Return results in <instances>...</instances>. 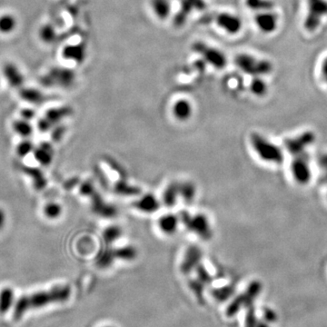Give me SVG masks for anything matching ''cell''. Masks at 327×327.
I'll use <instances>...</instances> for the list:
<instances>
[{
  "label": "cell",
  "mask_w": 327,
  "mask_h": 327,
  "mask_svg": "<svg viewBox=\"0 0 327 327\" xmlns=\"http://www.w3.org/2000/svg\"><path fill=\"white\" fill-rule=\"evenodd\" d=\"M34 157L40 165L48 166L52 162V146L47 142L41 143L38 149H34Z\"/></svg>",
  "instance_id": "19"
},
{
  "label": "cell",
  "mask_w": 327,
  "mask_h": 327,
  "mask_svg": "<svg viewBox=\"0 0 327 327\" xmlns=\"http://www.w3.org/2000/svg\"><path fill=\"white\" fill-rule=\"evenodd\" d=\"M255 23L264 34H273L279 25V16L273 10L258 12L255 17Z\"/></svg>",
  "instance_id": "11"
},
{
  "label": "cell",
  "mask_w": 327,
  "mask_h": 327,
  "mask_svg": "<svg viewBox=\"0 0 327 327\" xmlns=\"http://www.w3.org/2000/svg\"><path fill=\"white\" fill-rule=\"evenodd\" d=\"M172 112L177 120L187 121L192 116V105L187 99H179L173 105Z\"/></svg>",
  "instance_id": "17"
},
{
  "label": "cell",
  "mask_w": 327,
  "mask_h": 327,
  "mask_svg": "<svg viewBox=\"0 0 327 327\" xmlns=\"http://www.w3.org/2000/svg\"><path fill=\"white\" fill-rule=\"evenodd\" d=\"M76 73L74 70L67 67H54L48 74L45 75L41 83L46 87H59L61 88H70L76 82Z\"/></svg>",
  "instance_id": "5"
},
{
  "label": "cell",
  "mask_w": 327,
  "mask_h": 327,
  "mask_svg": "<svg viewBox=\"0 0 327 327\" xmlns=\"http://www.w3.org/2000/svg\"><path fill=\"white\" fill-rule=\"evenodd\" d=\"M206 8L205 0H181L180 8L174 18V25L176 27L184 26L188 16L193 11H202Z\"/></svg>",
  "instance_id": "10"
},
{
  "label": "cell",
  "mask_w": 327,
  "mask_h": 327,
  "mask_svg": "<svg viewBox=\"0 0 327 327\" xmlns=\"http://www.w3.org/2000/svg\"><path fill=\"white\" fill-rule=\"evenodd\" d=\"M5 222H6V215H5L4 211L0 208V230L4 227Z\"/></svg>",
  "instance_id": "51"
},
{
  "label": "cell",
  "mask_w": 327,
  "mask_h": 327,
  "mask_svg": "<svg viewBox=\"0 0 327 327\" xmlns=\"http://www.w3.org/2000/svg\"><path fill=\"white\" fill-rule=\"evenodd\" d=\"M179 196L183 197L187 203H191L196 196V188L191 183L178 184Z\"/></svg>",
  "instance_id": "36"
},
{
  "label": "cell",
  "mask_w": 327,
  "mask_h": 327,
  "mask_svg": "<svg viewBox=\"0 0 327 327\" xmlns=\"http://www.w3.org/2000/svg\"><path fill=\"white\" fill-rule=\"evenodd\" d=\"M115 251V257L122 260H133L136 257V250L132 246H126Z\"/></svg>",
  "instance_id": "38"
},
{
  "label": "cell",
  "mask_w": 327,
  "mask_h": 327,
  "mask_svg": "<svg viewBox=\"0 0 327 327\" xmlns=\"http://www.w3.org/2000/svg\"><path fill=\"white\" fill-rule=\"evenodd\" d=\"M321 76L323 79L324 83L327 85V57L323 59L321 65Z\"/></svg>",
  "instance_id": "49"
},
{
  "label": "cell",
  "mask_w": 327,
  "mask_h": 327,
  "mask_svg": "<svg viewBox=\"0 0 327 327\" xmlns=\"http://www.w3.org/2000/svg\"><path fill=\"white\" fill-rule=\"evenodd\" d=\"M189 286L191 288L194 294L196 295V297H197V299L199 301H203L204 298H203V293H204V289H205V284L200 282L199 280H192L190 283H189Z\"/></svg>",
  "instance_id": "42"
},
{
  "label": "cell",
  "mask_w": 327,
  "mask_h": 327,
  "mask_svg": "<svg viewBox=\"0 0 327 327\" xmlns=\"http://www.w3.org/2000/svg\"><path fill=\"white\" fill-rule=\"evenodd\" d=\"M39 129H40L41 132H48V131L50 130L53 127V125L51 123L48 121V119L46 118H41L39 121Z\"/></svg>",
  "instance_id": "47"
},
{
  "label": "cell",
  "mask_w": 327,
  "mask_h": 327,
  "mask_svg": "<svg viewBox=\"0 0 327 327\" xmlns=\"http://www.w3.org/2000/svg\"><path fill=\"white\" fill-rule=\"evenodd\" d=\"M196 269L197 275H198V280L200 282H202L204 284H207L212 281V276L210 275L209 273L207 272L204 266L198 265L196 266Z\"/></svg>",
  "instance_id": "43"
},
{
  "label": "cell",
  "mask_w": 327,
  "mask_h": 327,
  "mask_svg": "<svg viewBox=\"0 0 327 327\" xmlns=\"http://www.w3.org/2000/svg\"><path fill=\"white\" fill-rule=\"evenodd\" d=\"M261 283L258 282V281L252 282L249 284L248 288L243 294L244 297V302H245V307L252 306V304L255 301V299L258 297V295L261 292Z\"/></svg>",
  "instance_id": "31"
},
{
  "label": "cell",
  "mask_w": 327,
  "mask_h": 327,
  "mask_svg": "<svg viewBox=\"0 0 327 327\" xmlns=\"http://www.w3.org/2000/svg\"><path fill=\"white\" fill-rule=\"evenodd\" d=\"M150 7L158 19L166 20L170 17L172 11L170 0H150Z\"/></svg>",
  "instance_id": "18"
},
{
  "label": "cell",
  "mask_w": 327,
  "mask_h": 327,
  "mask_svg": "<svg viewBox=\"0 0 327 327\" xmlns=\"http://www.w3.org/2000/svg\"><path fill=\"white\" fill-rule=\"evenodd\" d=\"M181 220L188 230L194 232L202 238L209 239L212 236L209 222L204 214H197L192 216L187 212H183L181 214Z\"/></svg>",
  "instance_id": "7"
},
{
  "label": "cell",
  "mask_w": 327,
  "mask_h": 327,
  "mask_svg": "<svg viewBox=\"0 0 327 327\" xmlns=\"http://www.w3.org/2000/svg\"><path fill=\"white\" fill-rule=\"evenodd\" d=\"M73 113V110L69 106H61V107H55L50 108L47 111L45 118L48 119L53 126L57 125L61 122L63 119L69 117Z\"/></svg>",
  "instance_id": "20"
},
{
  "label": "cell",
  "mask_w": 327,
  "mask_h": 327,
  "mask_svg": "<svg viewBox=\"0 0 327 327\" xmlns=\"http://www.w3.org/2000/svg\"><path fill=\"white\" fill-rule=\"evenodd\" d=\"M87 55V46L84 43L69 44L62 50V56L65 59L77 64H82L86 60Z\"/></svg>",
  "instance_id": "14"
},
{
  "label": "cell",
  "mask_w": 327,
  "mask_h": 327,
  "mask_svg": "<svg viewBox=\"0 0 327 327\" xmlns=\"http://www.w3.org/2000/svg\"><path fill=\"white\" fill-rule=\"evenodd\" d=\"M13 303L14 292L12 288H3L0 292V314H6L11 308Z\"/></svg>",
  "instance_id": "27"
},
{
  "label": "cell",
  "mask_w": 327,
  "mask_h": 327,
  "mask_svg": "<svg viewBox=\"0 0 327 327\" xmlns=\"http://www.w3.org/2000/svg\"><path fill=\"white\" fill-rule=\"evenodd\" d=\"M215 23L221 29L229 35L238 34L243 26L242 19L238 16L227 12L218 14L215 18Z\"/></svg>",
  "instance_id": "12"
},
{
  "label": "cell",
  "mask_w": 327,
  "mask_h": 327,
  "mask_svg": "<svg viewBox=\"0 0 327 327\" xmlns=\"http://www.w3.org/2000/svg\"><path fill=\"white\" fill-rule=\"evenodd\" d=\"M309 155L307 152L303 153L295 157L292 163L293 175L297 183L305 185L311 179V170L309 167Z\"/></svg>",
  "instance_id": "9"
},
{
  "label": "cell",
  "mask_w": 327,
  "mask_h": 327,
  "mask_svg": "<svg viewBox=\"0 0 327 327\" xmlns=\"http://www.w3.org/2000/svg\"><path fill=\"white\" fill-rule=\"evenodd\" d=\"M32 151H34V144L28 140H24L17 148V152L19 157H26L28 154H30Z\"/></svg>",
  "instance_id": "41"
},
{
  "label": "cell",
  "mask_w": 327,
  "mask_h": 327,
  "mask_svg": "<svg viewBox=\"0 0 327 327\" xmlns=\"http://www.w3.org/2000/svg\"><path fill=\"white\" fill-rule=\"evenodd\" d=\"M70 295L71 288L69 285H59L48 291L35 293L30 296H23L16 303L14 309V319L18 321L27 310L41 308L53 303L67 301Z\"/></svg>",
  "instance_id": "1"
},
{
  "label": "cell",
  "mask_w": 327,
  "mask_h": 327,
  "mask_svg": "<svg viewBox=\"0 0 327 327\" xmlns=\"http://www.w3.org/2000/svg\"><path fill=\"white\" fill-rule=\"evenodd\" d=\"M235 293V289L230 285H225L221 287H216L213 289L212 296L218 302H226L230 299Z\"/></svg>",
  "instance_id": "33"
},
{
  "label": "cell",
  "mask_w": 327,
  "mask_h": 327,
  "mask_svg": "<svg viewBox=\"0 0 327 327\" xmlns=\"http://www.w3.org/2000/svg\"><path fill=\"white\" fill-rule=\"evenodd\" d=\"M115 258L116 257L114 249L105 247V249H102L97 255L96 259V265L100 268H107L113 264Z\"/></svg>",
  "instance_id": "29"
},
{
  "label": "cell",
  "mask_w": 327,
  "mask_h": 327,
  "mask_svg": "<svg viewBox=\"0 0 327 327\" xmlns=\"http://www.w3.org/2000/svg\"><path fill=\"white\" fill-rule=\"evenodd\" d=\"M236 66L244 74L253 77H264L271 74L274 65L267 59H259L250 54L242 53L235 58Z\"/></svg>",
  "instance_id": "2"
},
{
  "label": "cell",
  "mask_w": 327,
  "mask_h": 327,
  "mask_svg": "<svg viewBox=\"0 0 327 327\" xmlns=\"http://www.w3.org/2000/svg\"><path fill=\"white\" fill-rule=\"evenodd\" d=\"M315 140V135L312 131H306L297 137L288 138L284 141V147L287 152L294 157L306 152L305 149L313 144Z\"/></svg>",
  "instance_id": "8"
},
{
  "label": "cell",
  "mask_w": 327,
  "mask_h": 327,
  "mask_svg": "<svg viewBox=\"0 0 327 327\" xmlns=\"http://www.w3.org/2000/svg\"><path fill=\"white\" fill-rule=\"evenodd\" d=\"M19 95L21 96L22 99L26 100V102L33 104V105H40L45 101V96L43 93L31 87H21Z\"/></svg>",
  "instance_id": "22"
},
{
  "label": "cell",
  "mask_w": 327,
  "mask_h": 327,
  "mask_svg": "<svg viewBox=\"0 0 327 327\" xmlns=\"http://www.w3.org/2000/svg\"><path fill=\"white\" fill-rule=\"evenodd\" d=\"M319 166L323 168V170L327 171V154H324L319 158Z\"/></svg>",
  "instance_id": "50"
},
{
  "label": "cell",
  "mask_w": 327,
  "mask_h": 327,
  "mask_svg": "<svg viewBox=\"0 0 327 327\" xmlns=\"http://www.w3.org/2000/svg\"><path fill=\"white\" fill-rule=\"evenodd\" d=\"M104 327H114V326H108V325H107V326H104Z\"/></svg>",
  "instance_id": "53"
},
{
  "label": "cell",
  "mask_w": 327,
  "mask_h": 327,
  "mask_svg": "<svg viewBox=\"0 0 327 327\" xmlns=\"http://www.w3.org/2000/svg\"><path fill=\"white\" fill-rule=\"evenodd\" d=\"M115 191L120 195H127V196L136 195L139 193V190L137 188L131 187L129 185H127L125 181L124 182L120 181V182L116 184Z\"/></svg>",
  "instance_id": "39"
},
{
  "label": "cell",
  "mask_w": 327,
  "mask_h": 327,
  "mask_svg": "<svg viewBox=\"0 0 327 327\" xmlns=\"http://www.w3.org/2000/svg\"><path fill=\"white\" fill-rule=\"evenodd\" d=\"M22 170L32 178L33 186L35 188V190L40 191L46 188L47 179L40 169L35 168V167H31V166H23Z\"/></svg>",
  "instance_id": "21"
},
{
  "label": "cell",
  "mask_w": 327,
  "mask_h": 327,
  "mask_svg": "<svg viewBox=\"0 0 327 327\" xmlns=\"http://www.w3.org/2000/svg\"><path fill=\"white\" fill-rule=\"evenodd\" d=\"M250 307H248V313L246 314V316H245V327H257L258 321L256 318V314Z\"/></svg>",
  "instance_id": "46"
},
{
  "label": "cell",
  "mask_w": 327,
  "mask_h": 327,
  "mask_svg": "<svg viewBox=\"0 0 327 327\" xmlns=\"http://www.w3.org/2000/svg\"><path fill=\"white\" fill-rule=\"evenodd\" d=\"M18 25L17 18L11 14H3L0 16V33L4 35L11 34Z\"/></svg>",
  "instance_id": "26"
},
{
  "label": "cell",
  "mask_w": 327,
  "mask_h": 327,
  "mask_svg": "<svg viewBox=\"0 0 327 327\" xmlns=\"http://www.w3.org/2000/svg\"><path fill=\"white\" fill-rule=\"evenodd\" d=\"M3 76L9 86L13 88H21L25 83V77L18 65L8 62L3 66Z\"/></svg>",
  "instance_id": "13"
},
{
  "label": "cell",
  "mask_w": 327,
  "mask_h": 327,
  "mask_svg": "<svg viewBox=\"0 0 327 327\" xmlns=\"http://www.w3.org/2000/svg\"><path fill=\"white\" fill-rule=\"evenodd\" d=\"M44 213L48 218L56 219L61 214V206L57 203H48L44 208Z\"/></svg>",
  "instance_id": "40"
},
{
  "label": "cell",
  "mask_w": 327,
  "mask_h": 327,
  "mask_svg": "<svg viewBox=\"0 0 327 327\" xmlns=\"http://www.w3.org/2000/svg\"><path fill=\"white\" fill-rule=\"evenodd\" d=\"M323 181L324 183H327V171L323 176Z\"/></svg>",
  "instance_id": "52"
},
{
  "label": "cell",
  "mask_w": 327,
  "mask_h": 327,
  "mask_svg": "<svg viewBox=\"0 0 327 327\" xmlns=\"http://www.w3.org/2000/svg\"><path fill=\"white\" fill-rule=\"evenodd\" d=\"M178 226V218L174 214H165L158 220V227L163 233L172 235L176 231Z\"/></svg>",
  "instance_id": "24"
},
{
  "label": "cell",
  "mask_w": 327,
  "mask_h": 327,
  "mask_svg": "<svg viewBox=\"0 0 327 327\" xmlns=\"http://www.w3.org/2000/svg\"><path fill=\"white\" fill-rule=\"evenodd\" d=\"M244 4L247 9L257 13L275 9V3L272 0H244Z\"/></svg>",
  "instance_id": "25"
},
{
  "label": "cell",
  "mask_w": 327,
  "mask_h": 327,
  "mask_svg": "<svg viewBox=\"0 0 327 327\" xmlns=\"http://www.w3.org/2000/svg\"><path fill=\"white\" fill-rule=\"evenodd\" d=\"M12 127H13L14 131L23 137H28L33 133V127L31 126L29 121L25 120V119L16 120L13 123Z\"/></svg>",
  "instance_id": "34"
},
{
  "label": "cell",
  "mask_w": 327,
  "mask_h": 327,
  "mask_svg": "<svg viewBox=\"0 0 327 327\" xmlns=\"http://www.w3.org/2000/svg\"><path fill=\"white\" fill-rule=\"evenodd\" d=\"M96 192L95 188H94V186L93 184L90 182V181H87V182H84L81 187H80V193L83 195V196H92L94 195V193Z\"/></svg>",
  "instance_id": "44"
},
{
  "label": "cell",
  "mask_w": 327,
  "mask_h": 327,
  "mask_svg": "<svg viewBox=\"0 0 327 327\" xmlns=\"http://www.w3.org/2000/svg\"><path fill=\"white\" fill-rule=\"evenodd\" d=\"M243 307H245V302H244V295H240L238 297H235L233 301L227 306L226 314L227 317H233L238 314L240 310Z\"/></svg>",
  "instance_id": "35"
},
{
  "label": "cell",
  "mask_w": 327,
  "mask_h": 327,
  "mask_svg": "<svg viewBox=\"0 0 327 327\" xmlns=\"http://www.w3.org/2000/svg\"><path fill=\"white\" fill-rule=\"evenodd\" d=\"M20 115H21L22 119L29 121L35 118V111L30 108H24L22 110Z\"/></svg>",
  "instance_id": "48"
},
{
  "label": "cell",
  "mask_w": 327,
  "mask_h": 327,
  "mask_svg": "<svg viewBox=\"0 0 327 327\" xmlns=\"http://www.w3.org/2000/svg\"><path fill=\"white\" fill-rule=\"evenodd\" d=\"M134 205L136 209L144 213H154L159 208V202L152 195H147L135 202Z\"/></svg>",
  "instance_id": "23"
},
{
  "label": "cell",
  "mask_w": 327,
  "mask_h": 327,
  "mask_svg": "<svg viewBox=\"0 0 327 327\" xmlns=\"http://www.w3.org/2000/svg\"><path fill=\"white\" fill-rule=\"evenodd\" d=\"M179 196V189H178V184L177 183H173L169 185L167 188H166L165 192H164V195H163V201H164V204L168 206V207H171V206H174L176 203V200L178 198Z\"/></svg>",
  "instance_id": "30"
},
{
  "label": "cell",
  "mask_w": 327,
  "mask_h": 327,
  "mask_svg": "<svg viewBox=\"0 0 327 327\" xmlns=\"http://www.w3.org/2000/svg\"><path fill=\"white\" fill-rule=\"evenodd\" d=\"M90 197H92V208L96 214L104 217H113L117 214V210L113 205L105 203L97 193H94V195Z\"/></svg>",
  "instance_id": "16"
},
{
  "label": "cell",
  "mask_w": 327,
  "mask_h": 327,
  "mask_svg": "<svg viewBox=\"0 0 327 327\" xmlns=\"http://www.w3.org/2000/svg\"><path fill=\"white\" fill-rule=\"evenodd\" d=\"M249 88L255 96L259 97L266 96L268 92V86L266 81L262 79V77H253Z\"/></svg>",
  "instance_id": "32"
},
{
  "label": "cell",
  "mask_w": 327,
  "mask_h": 327,
  "mask_svg": "<svg viewBox=\"0 0 327 327\" xmlns=\"http://www.w3.org/2000/svg\"><path fill=\"white\" fill-rule=\"evenodd\" d=\"M202 258V251L197 246L188 247L185 253L183 262L180 266V270L183 274H188L196 269V266L199 265Z\"/></svg>",
  "instance_id": "15"
},
{
  "label": "cell",
  "mask_w": 327,
  "mask_h": 327,
  "mask_svg": "<svg viewBox=\"0 0 327 327\" xmlns=\"http://www.w3.org/2000/svg\"><path fill=\"white\" fill-rule=\"evenodd\" d=\"M39 34H40V40H42V42L48 44V45L55 43L58 38L55 26L51 24H45L41 26Z\"/></svg>",
  "instance_id": "28"
},
{
  "label": "cell",
  "mask_w": 327,
  "mask_h": 327,
  "mask_svg": "<svg viewBox=\"0 0 327 327\" xmlns=\"http://www.w3.org/2000/svg\"><path fill=\"white\" fill-rule=\"evenodd\" d=\"M327 17V0H307V13L304 21L306 31L313 33Z\"/></svg>",
  "instance_id": "4"
},
{
  "label": "cell",
  "mask_w": 327,
  "mask_h": 327,
  "mask_svg": "<svg viewBox=\"0 0 327 327\" xmlns=\"http://www.w3.org/2000/svg\"><path fill=\"white\" fill-rule=\"evenodd\" d=\"M65 130H66V128H65L64 126H62V125H59V124H58V126H57V127H55V128L53 129V140H54V141H56V142L60 141V140L62 139V137H63L64 135L65 134Z\"/></svg>",
  "instance_id": "45"
},
{
  "label": "cell",
  "mask_w": 327,
  "mask_h": 327,
  "mask_svg": "<svg viewBox=\"0 0 327 327\" xmlns=\"http://www.w3.org/2000/svg\"><path fill=\"white\" fill-rule=\"evenodd\" d=\"M192 49L194 52L202 57L204 61L212 65L215 69H224L227 66V57L217 48H213L204 42L196 41L193 44Z\"/></svg>",
  "instance_id": "6"
},
{
  "label": "cell",
  "mask_w": 327,
  "mask_h": 327,
  "mask_svg": "<svg viewBox=\"0 0 327 327\" xmlns=\"http://www.w3.org/2000/svg\"><path fill=\"white\" fill-rule=\"evenodd\" d=\"M121 235H122V230L120 227H110L106 228L103 233V239L105 241V244L109 245L113 244L115 241H117Z\"/></svg>",
  "instance_id": "37"
},
{
  "label": "cell",
  "mask_w": 327,
  "mask_h": 327,
  "mask_svg": "<svg viewBox=\"0 0 327 327\" xmlns=\"http://www.w3.org/2000/svg\"><path fill=\"white\" fill-rule=\"evenodd\" d=\"M251 144L255 151L264 161L275 164H281L283 162V155L282 150L261 135L257 133L252 134Z\"/></svg>",
  "instance_id": "3"
}]
</instances>
